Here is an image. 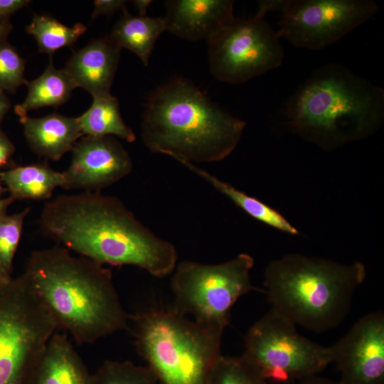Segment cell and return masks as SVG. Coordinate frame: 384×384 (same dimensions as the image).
I'll return each mask as SVG.
<instances>
[{"mask_svg": "<svg viewBox=\"0 0 384 384\" xmlns=\"http://www.w3.org/2000/svg\"><path fill=\"white\" fill-rule=\"evenodd\" d=\"M89 384H159L147 366L106 361L90 375Z\"/></svg>", "mask_w": 384, "mask_h": 384, "instance_id": "d4e9b609", "label": "cell"}, {"mask_svg": "<svg viewBox=\"0 0 384 384\" xmlns=\"http://www.w3.org/2000/svg\"><path fill=\"white\" fill-rule=\"evenodd\" d=\"M55 320L79 344L129 329L111 271L55 246L33 251L25 271Z\"/></svg>", "mask_w": 384, "mask_h": 384, "instance_id": "7a4b0ae2", "label": "cell"}, {"mask_svg": "<svg viewBox=\"0 0 384 384\" xmlns=\"http://www.w3.org/2000/svg\"><path fill=\"white\" fill-rule=\"evenodd\" d=\"M137 351L159 384H208L224 329L207 327L173 307L130 315Z\"/></svg>", "mask_w": 384, "mask_h": 384, "instance_id": "8992f818", "label": "cell"}, {"mask_svg": "<svg viewBox=\"0 0 384 384\" xmlns=\"http://www.w3.org/2000/svg\"><path fill=\"white\" fill-rule=\"evenodd\" d=\"M14 152V145L0 127V169L16 166L12 159Z\"/></svg>", "mask_w": 384, "mask_h": 384, "instance_id": "f1b7e54d", "label": "cell"}, {"mask_svg": "<svg viewBox=\"0 0 384 384\" xmlns=\"http://www.w3.org/2000/svg\"><path fill=\"white\" fill-rule=\"evenodd\" d=\"M90 375L68 336L55 333L46 347L32 384H89Z\"/></svg>", "mask_w": 384, "mask_h": 384, "instance_id": "e0dca14e", "label": "cell"}, {"mask_svg": "<svg viewBox=\"0 0 384 384\" xmlns=\"http://www.w3.org/2000/svg\"><path fill=\"white\" fill-rule=\"evenodd\" d=\"M12 28L9 17H0V41L6 39Z\"/></svg>", "mask_w": 384, "mask_h": 384, "instance_id": "1f68e13d", "label": "cell"}, {"mask_svg": "<svg viewBox=\"0 0 384 384\" xmlns=\"http://www.w3.org/2000/svg\"><path fill=\"white\" fill-rule=\"evenodd\" d=\"M25 62L6 39L0 41V90L14 93L28 81L24 78Z\"/></svg>", "mask_w": 384, "mask_h": 384, "instance_id": "4316f807", "label": "cell"}, {"mask_svg": "<svg viewBox=\"0 0 384 384\" xmlns=\"http://www.w3.org/2000/svg\"><path fill=\"white\" fill-rule=\"evenodd\" d=\"M366 277L360 262H336L289 254L265 271L264 293L271 310L294 325L320 333L340 324Z\"/></svg>", "mask_w": 384, "mask_h": 384, "instance_id": "5b68a950", "label": "cell"}, {"mask_svg": "<svg viewBox=\"0 0 384 384\" xmlns=\"http://www.w3.org/2000/svg\"><path fill=\"white\" fill-rule=\"evenodd\" d=\"M253 265V258L246 253L219 264L180 262L171 281L172 307L192 316L203 326L225 329L234 304L240 297L258 290L251 282Z\"/></svg>", "mask_w": 384, "mask_h": 384, "instance_id": "ba28073f", "label": "cell"}, {"mask_svg": "<svg viewBox=\"0 0 384 384\" xmlns=\"http://www.w3.org/2000/svg\"><path fill=\"white\" fill-rule=\"evenodd\" d=\"M40 223L66 249L102 265H132L158 277L176 265L175 246L114 196L90 191L58 196L44 206Z\"/></svg>", "mask_w": 384, "mask_h": 384, "instance_id": "6da1fadb", "label": "cell"}, {"mask_svg": "<svg viewBox=\"0 0 384 384\" xmlns=\"http://www.w3.org/2000/svg\"><path fill=\"white\" fill-rule=\"evenodd\" d=\"M10 107L11 103L9 98L4 94V91L0 90V123L10 110Z\"/></svg>", "mask_w": 384, "mask_h": 384, "instance_id": "d6a6232c", "label": "cell"}, {"mask_svg": "<svg viewBox=\"0 0 384 384\" xmlns=\"http://www.w3.org/2000/svg\"><path fill=\"white\" fill-rule=\"evenodd\" d=\"M120 50L110 36L93 40L75 51L63 70L76 87L89 92L92 97L110 95Z\"/></svg>", "mask_w": 384, "mask_h": 384, "instance_id": "9a60e30c", "label": "cell"}, {"mask_svg": "<svg viewBox=\"0 0 384 384\" xmlns=\"http://www.w3.org/2000/svg\"><path fill=\"white\" fill-rule=\"evenodd\" d=\"M29 211L30 208H26L18 213L0 215V265L10 276L24 220Z\"/></svg>", "mask_w": 384, "mask_h": 384, "instance_id": "484cf974", "label": "cell"}, {"mask_svg": "<svg viewBox=\"0 0 384 384\" xmlns=\"http://www.w3.org/2000/svg\"><path fill=\"white\" fill-rule=\"evenodd\" d=\"M86 30L82 23L69 27L46 15H36L26 27V32L36 39L39 51L50 55L63 47L71 46Z\"/></svg>", "mask_w": 384, "mask_h": 384, "instance_id": "603a6c76", "label": "cell"}, {"mask_svg": "<svg viewBox=\"0 0 384 384\" xmlns=\"http://www.w3.org/2000/svg\"><path fill=\"white\" fill-rule=\"evenodd\" d=\"M28 95L24 101L15 107L21 117L28 111L43 107H57L67 102L76 88L63 69L54 67L52 58L44 72L36 79L27 82Z\"/></svg>", "mask_w": 384, "mask_h": 384, "instance_id": "ffe728a7", "label": "cell"}, {"mask_svg": "<svg viewBox=\"0 0 384 384\" xmlns=\"http://www.w3.org/2000/svg\"><path fill=\"white\" fill-rule=\"evenodd\" d=\"M289 127L325 149L373 133L384 118V90L336 63L315 70L287 101Z\"/></svg>", "mask_w": 384, "mask_h": 384, "instance_id": "277c9868", "label": "cell"}, {"mask_svg": "<svg viewBox=\"0 0 384 384\" xmlns=\"http://www.w3.org/2000/svg\"><path fill=\"white\" fill-rule=\"evenodd\" d=\"M372 0H287L277 31L293 46L325 48L376 15Z\"/></svg>", "mask_w": 384, "mask_h": 384, "instance_id": "8fae6325", "label": "cell"}, {"mask_svg": "<svg viewBox=\"0 0 384 384\" xmlns=\"http://www.w3.org/2000/svg\"><path fill=\"white\" fill-rule=\"evenodd\" d=\"M126 1L124 0H95L94 1V10L92 14V18H95L100 16H110L117 11L125 9Z\"/></svg>", "mask_w": 384, "mask_h": 384, "instance_id": "83f0119b", "label": "cell"}, {"mask_svg": "<svg viewBox=\"0 0 384 384\" xmlns=\"http://www.w3.org/2000/svg\"><path fill=\"white\" fill-rule=\"evenodd\" d=\"M132 4L134 8L139 12V16H146V10L149 6L152 3L151 0H134L132 1Z\"/></svg>", "mask_w": 384, "mask_h": 384, "instance_id": "836d02e7", "label": "cell"}, {"mask_svg": "<svg viewBox=\"0 0 384 384\" xmlns=\"http://www.w3.org/2000/svg\"><path fill=\"white\" fill-rule=\"evenodd\" d=\"M259 11L251 18H234L208 40V61L217 80L246 82L282 63L280 36Z\"/></svg>", "mask_w": 384, "mask_h": 384, "instance_id": "30bf717a", "label": "cell"}, {"mask_svg": "<svg viewBox=\"0 0 384 384\" xmlns=\"http://www.w3.org/2000/svg\"><path fill=\"white\" fill-rule=\"evenodd\" d=\"M6 191V188L3 186V183L0 180V199L2 198V195Z\"/></svg>", "mask_w": 384, "mask_h": 384, "instance_id": "8d00e7d4", "label": "cell"}, {"mask_svg": "<svg viewBox=\"0 0 384 384\" xmlns=\"http://www.w3.org/2000/svg\"><path fill=\"white\" fill-rule=\"evenodd\" d=\"M57 328L28 274L11 278L0 291V384H32Z\"/></svg>", "mask_w": 384, "mask_h": 384, "instance_id": "52a82bcc", "label": "cell"}, {"mask_svg": "<svg viewBox=\"0 0 384 384\" xmlns=\"http://www.w3.org/2000/svg\"><path fill=\"white\" fill-rule=\"evenodd\" d=\"M166 31L164 17L134 16L125 11L115 23L110 37L121 49L135 53L147 66L156 40Z\"/></svg>", "mask_w": 384, "mask_h": 384, "instance_id": "d6986e66", "label": "cell"}, {"mask_svg": "<svg viewBox=\"0 0 384 384\" xmlns=\"http://www.w3.org/2000/svg\"><path fill=\"white\" fill-rule=\"evenodd\" d=\"M78 120L83 135L117 137L127 142L136 140L121 116L118 100L112 95L93 97L90 108Z\"/></svg>", "mask_w": 384, "mask_h": 384, "instance_id": "7402d4cb", "label": "cell"}, {"mask_svg": "<svg viewBox=\"0 0 384 384\" xmlns=\"http://www.w3.org/2000/svg\"><path fill=\"white\" fill-rule=\"evenodd\" d=\"M208 384H268L260 371L242 354L223 356L213 365Z\"/></svg>", "mask_w": 384, "mask_h": 384, "instance_id": "cb8c5ba5", "label": "cell"}, {"mask_svg": "<svg viewBox=\"0 0 384 384\" xmlns=\"http://www.w3.org/2000/svg\"><path fill=\"white\" fill-rule=\"evenodd\" d=\"M71 151L70 165L63 172L66 189L99 192L133 169L131 156L114 137L84 135Z\"/></svg>", "mask_w": 384, "mask_h": 384, "instance_id": "4fadbf2b", "label": "cell"}, {"mask_svg": "<svg viewBox=\"0 0 384 384\" xmlns=\"http://www.w3.org/2000/svg\"><path fill=\"white\" fill-rule=\"evenodd\" d=\"M234 4L231 0L166 1V31L188 41H208L235 18Z\"/></svg>", "mask_w": 384, "mask_h": 384, "instance_id": "5bb4252c", "label": "cell"}, {"mask_svg": "<svg viewBox=\"0 0 384 384\" xmlns=\"http://www.w3.org/2000/svg\"><path fill=\"white\" fill-rule=\"evenodd\" d=\"M339 384H384V315L361 317L331 346Z\"/></svg>", "mask_w": 384, "mask_h": 384, "instance_id": "7c38bea8", "label": "cell"}, {"mask_svg": "<svg viewBox=\"0 0 384 384\" xmlns=\"http://www.w3.org/2000/svg\"><path fill=\"white\" fill-rule=\"evenodd\" d=\"M288 384H339L338 381H335L326 378L319 376V375L308 377L296 383H291Z\"/></svg>", "mask_w": 384, "mask_h": 384, "instance_id": "4dcf8cb0", "label": "cell"}, {"mask_svg": "<svg viewBox=\"0 0 384 384\" xmlns=\"http://www.w3.org/2000/svg\"><path fill=\"white\" fill-rule=\"evenodd\" d=\"M242 355L267 382L283 384L319 375L333 363L331 346L302 336L296 325L271 309L248 330Z\"/></svg>", "mask_w": 384, "mask_h": 384, "instance_id": "9c48e42d", "label": "cell"}, {"mask_svg": "<svg viewBox=\"0 0 384 384\" xmlns=\"http://www.w3.org/2000/svg\"><path fill=\"white\" fill-rule=\"evenodd\" d=\"M0 180L14 201L48 199L57 187L65 185L63 172L55 171L46 164L16 166L1 171Z\"/></svg>", "mask_w": 384, "mask_h": 384, "instance_id": "ac0fdd59", "label": "cell"}, {"mask_svg": "<svg viewBox=\"0 0 384 384\" xmlns=\"http://www.w3.org/2000/svg\"><path fill=\"white\" fill-rule=\"evenodd\" d=\"M26 142L39 156L58 161L71 151L83 133L78 117L53 113L43 117H20Z\"/></svg>", "mask_w": 384, "mask_h": 384, "instance_id": "2e32d148", "label": "cell"}, {"mask_svg": "<svg viewBox=\"0 0 384 384\" xmlns=\"http://www.w3.org/2000/svg\"><path fill=\"white\" fill-rule=\"evenodd\" d=\"M11 277L7 274L0 265V291L10 282Z\"/></svg>", "mask_w": 384, "mask_h": 384, "instance_id": "d590c367", "label": "cell"}, {"mask_svg": "<svg viewBox=\"0 0 384 384\" xmlns=\"http://www.w3.org/2000/svg\"><path fill=\"white\" fill-rule=\"evenodd\" d=\"M245 126L191 82L175 78L148 97L141 136L151 151L181 164L211 163L235 149Z\"/></svg>", "mask_w": 384, "mask_h": 384, "instance_id": "3957f363", "label": "cell"}, {"mask_svg": "<svg viewBox=\"0 0 384 384\" xmlns=\"http://www.w3.org/2000/svg\"><path fill=\"white\" fill-rule=\"evenodd\" d=\"M183 165L228 197L237 206L255 220L291 235L299 233L285 218L272 207L221 181L196 164L186 163Z\"/></svg>", "mask_w": 384, "mask_h": 384, "instance_id": "44dd1931", "label": "cell"}, {"mask_svg": "<svg viewBox=\"0 0 384 384\" xmlns=\"http://www.w3.org/2000/svg\"><path fill=\"white\" fill-rule=\"evenodd\" d=\"M14 201V200L10 196L0 199V215L6 213L7 208Z\"/></svg>", "mask_w": 384, "mask_h": 384, "instance_id": "e575fe53", "label": "cell"}, {"mask_svg": "<svg viewBox=\"0 0 384 384\" xmlns=\"http://www.w3.org/2000/svg\"><path fill=\"white\" fill-rule=\"evenodd\" d=\"M29 3L28 0H0V17H9Z\"/></svg>", "mask_w": 384, "mask_h": 384, "instance_id": "f546056e", "label": "cell"}]
</instances>
